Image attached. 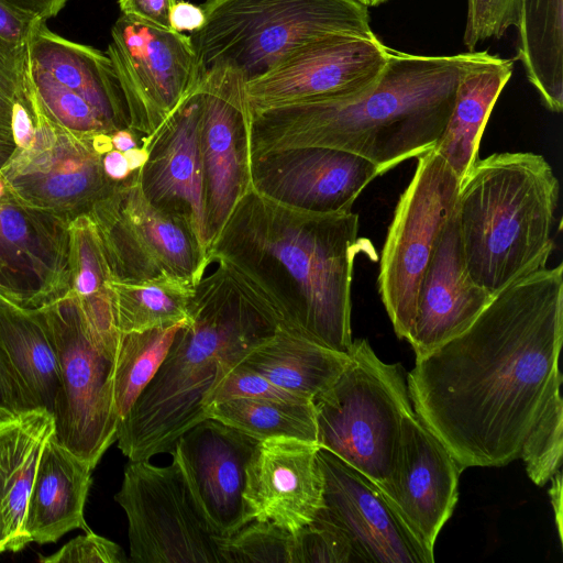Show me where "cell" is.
Listing matches in <instances>:
<instances>
[{"mask_svg":"<svg viewBox=\"0 0 563 563\" xmlns=\"http://www.w3.org/2000/svg\"><path fill=\"white\" fill-rule=\"evenodd\" d=\"M380 169L371 161L329 147L307 146L252 158V188L291 208L320 212L352 210Z\"/></svg>","mask_w":563,"mask_h":563,"instance_id":"obj_16","label":"cell"},{"mask_svg":"<svg viewBox=\"0 0 563 563\" xmlns=\"http://www.w3.org/2000/svg\"><path fill=\"white\" fill-rule=\"evenodd\" d=\"M460 178L434 150L418 157L382 250L378 290L395 333L406 339L424 271L457 203Z\"/></svg>","mask_w":563,"mask_h":563,"instance_id":"obj_8","label":"cell"},{"mask_svg":"<svg viewBox=\"0 0 563 563\" xmlns=\"http://www.w3.org/2000/svg\"><path fill=\"white\" fill-rule=\"evenodd\" d=\"M358 227L352 210H300L252 188L210 243L207 258L225 264L261 294L279 325L347 354Z\"/></svg>","mask_w":563,"mask_h":563,"instance_id":"obj_2","label":"cell"},{"mask_svg":"<svg viewBox=\"0 0 563 563\" xmlns=\"http://www.w3.org/2000/svg\"><path fill=\"white\" fill-rule=\"evenodd\" d=\"M294 533L271 521L252 520L221 538L223 563H292Z\"/></svg>","mask_w":563,"mask_h":563,"instance_id":"obj_34","label":"cell"},{"mask_svg":"<svg viewBox=\"0 0 563 563\" xmlns=\"http://www.w3.org/2000/svg\"><path fill=\"white\" fill-rule=\"evenodd\" d=\"M205 23L203 10L190 2L179 0L173 8L170 14L172 29L177 32H196Z\"/></svg>","mask_w":563,"mask_h":563,"instance_id":"obj_43","label":"cell"},{"mask_svg":"<svg viewBox=\"0 0 563 563\" xmlns=\"http://www.w3.org/2000/svg\"><path fill=\"white\" fill-rule=\"evenodd\" d=\"M139 170L96 202L95 216L113 280L140 283L173 275L195 287L210 264L191 228L153 206Z\"/></svg>","mask_w":563,"mask_h":563,"instance_id":"obj_10","label":"cell"},{"mask_svg":"<svg viewBox=\"0 0 563 563\" xmlns=\"http://www.w3.org/2000/svg\"><path fill=\"white\" fill-rule=\"evenodd\" d=\"M484 54L428 56L389 48L376 82L357 96L251 109V156L329 147L362 156L384 174L434 147L461 77Z\"/></svg>","mask_w":563,"mask_h":563,"instance_id":"obj_3","label":"cell"},{"mask_svg":"<svg viewBox=\"0 0 563 563\" xmlns=\"http://www.w3.org/2000/svg\"><path fill=\"white\" fill-rule=\"evenodd\" d=\"M201 8L205 23L190 36L203 70L225 64L246 80L327 36H376L356 0H207Z\"/></svg>","mask_w":563,"mask_h":563,"instance_id":"obj_6","label":"cell"},{"mask_svg":"<svg viewBox=\"0 0 563 563\" xmlns=\"http://www.w3.org/2000/svg\"><path fill=\"white\" fill-rule=\"evenodd\" d=\"M11 132L20 147L29 148L35 141V131L26 103L16 101L12 107Z\"/></svg>","mask_w":563,"mask_h":563,"instance_id":"obj_45","label":"cell"},{"mask_svg":"<svg viewBox=\"0 0 563 563\" xmlns=\"http://www.w3.org/2000/svg\"><path fill=\"white\" fill-rule=\"evenodd\" d=\"M549 495L554 512L559 538L562 540V471L559 468L549 481Z\"/></svg>","mask_w":563,"mask_h":563,"instance_id":"obj_48","label":"cell"},{"mask_svg":"<svg viewBox=\"0 0 563 563\" xmlns=\"http://www.w3.org/2000/svg\"><path fill=\"white\" fill-rule=\"evenodd\" d=\"M292 563H354V558L345 536L316 517L294 533Z\"/></svg>","mask_w":563,"mask_h":563,"instance_id":"obj_35","label":"cell"},{"mask_svg":"<svg viewBox=\"0 0 563 563\" xmlns=\"http://www.w3.org/2000/svg\"><path fill=\"white\" fill-rule=\"evenodd\" d=\"M110 137L112 146L122 153L139 146L136 132L130 128L118 129Z\"/></svg>","mask_w":563,"mask_h":563,"instance_id":"obj_49","label":"cell"},{"mask_svg":"<svg viewBox=\"0 0 563 563\" xmlns=\"http://www.w3.org/2000/svg\"><path fill=\"white\" fill-rule=\"evenodd\" d=\"M493 297L468 275L455 208L419 286L415 317L406 338L416 358L465 331Z\"/></svg>","mask_w":563,"mask_h":563,"instance_id":"obj_21","label":"cell"},{"mask_svg":"<svg viewBox=\"0 0 563 563\" xmlns=\"http://www.w3.org/2000/svg\"><path fill=\"white\" fill-rule=\"evenodd\" d=\"M563 405L560 388L547 401L526 437L519 456L528 476L538 486L547 484L561 468L563 450Z\"/></svg>","mask_w":563,"mask_h":563,"instance_id":"obj_32","label":"cell"},{"mask_svg":"<svg viewBox=\"0 0 563 563\" xmlns=\"http://www.w3.org/2000/svg\"><path fill=\"white\" fill-rule=\"evenodd\" d=\"M68 0H0L8 7L26 15L46 21L56 16Z\"/></svg>","mask_w":563,"mask_h":563,"instance_id":"obj_44","label":"cell"},{"mask_svg":"<svg viewBox=\"0 0 563 563\" xmlns=\"http://www.w3.org/2000/svg\"><path fill=\"white\" fill-rule=\"evenodd\" d=\"M358 3H361L362 5L368 8V7H375V5H378V4H382L384 2H387L389 0H356Z\"/></svg>","mask_w":563,"mask_h":563,"instance_id":"obj_52","label":"cell"},{"mask_svg":"<svg viewBox=\"0 0 563 563\" xmlns=\"http://www.w3.org/2000/svg\"><path fill=\"white\" fill-rule=\"evenodd\" d=\"M13 103L0 95V133L11 132V115Z\"/></svg>","mask_w":563,"mask_h":563,"instance_id":"obj_51","label":"cell"},{"mask_svg":"<svg viewBox=\"0 0 563 563\" xmlns=\"http://www.w3.org/2000/svg\"><path fill=\"white\" fill-rule=\"evenodd\" d=\"M5 551V542L2 534L1 526H0V554Z\"/></svg>","mask_w":563,"mask_h":563,"instance_id":"obj_53","label":"cell"},{"mask_svg":"<svg viewBox=\"0 0 563 563\" xmlns=\"http://www.w3.org/2000/svg\"><path fill=\"white\" fill-rule=\"evenodd\" d=\"M462 470L413 412L401 423L389 476L379 488L412 532L431 550L457 501Z\"/></svg>","mask_w":563,"mask_h":563,"instance_id":"obj_18","label":"cell"},{"mask_svg":"<svg viewBox=\"0 0 563 563\" xmlns=\"http://www.w3.org/2000/svg\"><path fill=\"white\" fill-rule=\"evenodd\" d=\"M563 264L496 294L462 333L416 358L412 408L459 467L503 466L561 387Z\"/></svg>","mask_w":563,"mask_h":563,"instance_id":"obj_1","label":"cell"},{"mask_svg":"<svg viewBox=\"0 0 563 563\" xmlns=\"http://www.w3.org/2000/svg\"><path fill=\"white\" fill-rule=\"evenodd\" d=\"M92 468L53 434L45 442L27 500L24 529L30 542H56L75 529L90 528L84 509Z\"/></svg>","mask_w":563,"mask_h":563,"instance_id":"obj_22","label":"cell"},{"mask_svg":"<svg viewBox=\"0 0 563 563\" xmlns=\"http://www.w3.org/2000/svg\"><path fill=\"white\" fill-rule=\"evenodd\" d=\"M0 230L5 240L11 243L23 241L27 234V225L23 216L10 207L0 211Z\"/></svg>","mask_w":563,"mask_h":563,"instance_id":"obj_46","label":"cell"},{"mask_svg":"<svg viewBox=\"0 0 563 563\" xmlns=\"http://www.w3.org/2000/svg\"><path fill=\"white\" fill-rule=\"evenodd\" d=\"M43 313L56 347L62 383L54 435L93 470L117 438L114 361L91 341L77 302Z\"/></svg>","mask_w":563,"mask_h":563,"instance_id":"obj_12","label":"cell"},{"mask_svg":"<svg viewBox=\"0 0 563 563\" xmlns=\"http://www.w3.org/2000/svg\"><path fill=\"white\" fill-rule=\"evenodd\" d=\"M196 285L188 320L125 417L117 442L131 461L170 453L176 440L207 419V399L222 376L269 339L279 319L267 300L229 266Z\"/></svg>","mask_w":563,"mask_h":563,"instance_id":"obj_4","label":"cell"},{"mask_svg":"<svg viewBox=\"0 0 563 563\" xmlns=\"http://www.w3.org/2000/svg\"><path fill=\"white\" fill-rule=\"evenodd\" d=\"M234 398H265L285 401H310L275 386L258 373L240 364L232 366L211 389L209 405Z\"/></svg>","mask_w":563,"mask_h":563,"instance_id":"obj_36","label":"cell"},{"mask_svg":"<svg viewBox=\"0 0 563 563\" xmlns=\"http://www.w3.org/2000/svg\"><path fill=\"white\" fill-rule=\"evenodd\" d=\"M514 21L515 0H467L464 44L472 52L482 41L501 37Z\"/></svg>","mask_w":563,"mask_h":563,"instance_id":"obj_37","label":"cell"},{"mask_svg":"<svg viewBox=\"0 0 563 563\" xmlns=\"http://www.w3.org/2000/svg\"><path fill=\"white\" fill-rule=\"evenodd\" d=\"M201 114L202 95L198 84L153 135L141 139V145L148 150V158L139 175L146 199L186 222L207 253Z\"/></svg>","mask_w":563,"mask_h":563,"instance_id":"obj_19","label":"cell"},{"mask_svg":"<svg viewBox=\"0 0 563 563\" xmlns=\"http://www.w3.org/2000/svg\"><path fill=\"white\" fill-rule=\"evenodd\" d=\"M41 563H124L129 560L121 547L113 541L86 530L58 551L47 556H40Z\"/></svg>","mask_w":563,"mask_h":563,"instance_id":"obj_38","label":"cell"},{"mask_svg":"<svg viewBox=\"0 0 563 563\" xmlns=\"http://www.w3.org/2000/svg\"><path fill=\"white\" fill-rule=\"evenodd\" d=\"M26 47L16 48L0 41V95L12 103H26Z\"/></svg>","mask_w":563,"mask_h":563,"instance_id":"obj_39","label":"cell"},{"mask_svg":"<svg viewBox=\"0 0 563 563\" xmlns=\"http://www.w3.org/2000/svg\"><path fill=\"white\" fill-rule=\"evenodd\" d=\"M123 154L132 173L141 169L148 158V150L142 145L131 148Z\"/></svg>","mask_w":563,"mask_h":563,"instance_id":"obj_50","label":"cell"},{"mask_svg":"<svg viewBox=\"0 0 563 563\" xmlns=\"http://www.w3.org/2000/svg\"><path fill=\"white\" fill-rule=\"evenodd\" d=\"M246 81L238 69L225 64L205 69L199 81L203 207L209 245L236 203L252 189Z\"/></svg>","mask_w":563,"mask_h":563,"instance_id":"obj_13","label":"cell"},{"mask_svg":"<svg viewBox=\"0 0 563 563\" xmlns=\"http://www.w3.org/2000/svg\"><path fill=\"white\" fill-rule=\"evenodd\" d=\"M55 433V420L35 408L0 417V526L5 551L30 544L24 529L29 496L43 446Z\"/></svg>","mask_w":563,"mask_h":563,"instance_id":"obj_24","label":"cell"},{"mask_svg":"<svg viewBox=\"0 0 563 563\" xmlns=\"http://www.w3.org/2000/svg\"><path fill=\"white\" fill-rule=\"evenodd\" d=\"M318 443L297 439L260 441L247 466L243 493L254 520L291 533L313 521L323 506Z\"/></svg>","mask_w":563,"mask_h":563,"instance_id":"obj_20","label":"cell"},{"mask_svg":"<svg viewBox=\"0 0 563 563\" xmlns=\"http://www.w3.org/2000/svg\"><path fill=\"white\" fill-rule=\"evenodd\" d=\"M207 417L258 441L286 438L318 443L313 401L234 398L209 405Z\"/></svg>","mask_w":563,"mask_h":563,"instance_id":"obj_30","label":"cell"},{"mask_svg":"<svg viewBox=\"0 0 563 563\" xmlns=\"http://www.w3.org/2000/svg\"><path fill=\"white\" fill-rule=\"evenodd\" d=\"M26 75L46 114L58 124L85 135L115 131L82 97L58 84L27 59Z\"/></svg>","mask_w":563,"mask_h":563,"instance_id":"obj_33","label":"cell"},{"mask_svg":"<svg viewBox=\"0 0 563 563\" xmlns=\"http://www.w3.org/2000/svg\"><path fill=\"white\" fill-rule=\"evenodd\" d=\"M0 346L8 356L30 409L55 417L62 393L56 347L43 312L0 305Z\"/></svg>","mask_w":563,"mask_h":563,"instance_id":"obj_27","label":"cell"},{"mask_svg":"<svg viewBox=\"0 0 563 563\" xmlns=\"http://www.w3.org/2000/svg\"><path fill=\"white\" fill-rule=\"evenodd\" d=\"M110 57L129 128L153 135L197 88L203 74L191 36L121 14L111 29Z\"/></svg>","mask_w":563,"mask_h":563,"instance_id":"obj_11","label":"cell"},{"mask_svg":"<svg viewBox=\"0 0 563 563\" xmlns=\"http://www.w3.org/2000/svg\"><path fill=\"white\" fill-rule=\"evenodd\" d=\"M31 65L82 97L114 130L129 128L123 95L107 53L68 41L41 23L26 46Z\"/></svg>","mask_w":563,"mask_h":563,"instance_id":"obj_23","label":"cell"},{"mask_svg":"<svg viewBox=\"0 0 563 563\" xmlns=\"http://www.w3.org/2000/svg\"><path fill=\"white\" fill-rule=\"evenodd\" d=\"M350 361L313 400L318 445L378 487L387 481L404 418L413 412L400 364L383 362L364 339L353 340Z\"/></svg>","mask_w":563,"mask_h":563,"instance_id":"obj_7","label":"cell"},{"mask_svg":"<svg viewBox=\"0 0 563 563\" xmlns=\"http://www.w3.org/2000/svg\"><path fill=\"white\" fill-rule=\"evenodd\" d=\"M110 287L120 333L167 328L186 321L195 291L192 284L168 274L140 283L112 279Z\"/></svg>","mask_w":563,"mask_h":563,"instance_id":"obj_29","label":"cell"},{"mask_svg":"<svg viewBox=\"0 0 563 563\" xmlns=\"http://www.w3.org/2000/svg\"><path fill=\"white\" fill-rule=\"evenodd\" d=\"M43 22L0 2V41L13 47L25 48Z\"/></svg>","mask_w":563,"mask_h":563,"instance_id":"obj_41","label":"cell"},{"mask_svg":"<svg viewBox=\"0 0 563 563\" xmlns=\"http://www.w3.org/2000/svg\"><path fill=\"white\" fill-rule=\"evenodd\" d=\"M114 499L128 520L129 561L223 563L221 537L198 507L176 459L166 466L129 460Z\"/></svg>","mask_w":563,"mask_h":563,"instance_id":"obj_9","label":"cell"},{"mask_svg":"<svg viewBox=\"0 0 563 563\" xmlns=\"http://www.w3.org/2000/svg\"><path fill=\"white\" fill-rule=\"evenodd\" d=\"M559 180L531 152L494 153L477 158L460 181L456 213L470 277L495 296L545 267L554 247L552 231Z\"/></svg>","mask_w":563,"mask_h":563,"instance_id":"obj_5","label":"cell"},{"mask_svg":"<svg viewBox=\"0 0 563 563\" xmlns=\"http://www.w3.org/2000/svg\"><path fill=\"white\" fill-rule=\"evenodd\" d=\"M258 443L231 426L207 418L185 431L170 452L209 526L221 538L253 520L243 493L246 466Z\"/></svg>","mask_w":563,"mask_h":563,"instance_id":"obj_17","label":"cell"},{"mask_svg":"<svg viewBox=\"0 0 563 563\" xmlns=\"http://www.w3.org/2000/svg\"><path fill=\"white\" fill-rule=\"evenodd\" d=\"M388 49L377 36L335 34L310 43L246 81L251 109L357 96L376 82Z\"/></svg>","mask_w":563,"mask_h":563,"instance_id":"obj_14","label":"cell"},{"mask_svg":"<svg viewBox=\"0 0 563 563\" xmlns=\"http://www.w3.org/2000/svg\"><path fill=\"white\" fill-rule=\"evenodd\" d=\"M323 506L317 517L347 539L354 562L432 563L429 549L407 526L382 489L330 451L319 448Z\"/></svg>","mask_w":563,"mask_h":563,"instance_id":"obj_15","label":"cell"},{"mask_svg":"<svg viewBox=\"0 0 563 563\" xmlns=\"http://www.w3.org/2000/svg\"><path fill=\"white\" fill-rule=\"evenodd\" d=\"M29 409L10 361L0 346V411L7 415H15Z\"/></svg>","mask_w":563,"mask_h":563,"instance_id":"obj_42","label":"cell"},{"mask_svg":"<svg viewBox=\"0 0 563 563\" xmlns=\"http://www.w3.org/2000/svg\"><path fill=\"white\" fill-rule=\"evenodd\" d=\"M517 58L552 112L563 109V0H515Z\"/></svg>","mask_w":563,"mask_h":563,"instance_id":"obj_28","label":"cell"},{"mask_svg":"<svg viewBox=\"0 0 563 563\" xmlns=\"http://www.w3.org/2000/svg\"><path fill=\"white\" fill-rule=\"evenodd\" d=\"M179 0H119L121 14L135 21L159 27L173 30L170 14Z\"/></svg>","mask_w":563,"mask_h":563,"instance_id":"obj_40","label":"cell"},{"mask_svg":"<svg viewBox=\"0 0 563 563\" xmlns=\"http://www.w3.org/2000/svg\"><path fill=\"white\" fill-rule=\"evenodd\" d=\"M349 361V354L278 325L269 339L251 350L239 364L280 389L313 401L335 382Z\"/></svg>","mask_w":563,"mask_h":563,"instance_id":"obj_26","label":"cell"},{"mask_svg":"<svg viewBox=\"0 0 563 563\" xmlns=\"http://www.w3.org/2000/svg\"><path fill=\"white\" fill-rule=\"evenodd\" d=\"M187 320L167 328L121 333L112 373L113 404L119 421L148 385Z\"/></svg>","mask_w":563,"mask_h":563,"instance_id":"obj_31","label":"cell"},{"mask_svg":"<svg viewBox=\"0 0 563 563\" xmlns=\"http://www.w3.org/2000/svg\"><path fill=\"white\" fill-rule=\"evenodd\" d=\"M514 62L487 52L461 77L452 112L434 147L460 180L476 162L490 112L512 75Z\"/></svg>","mask_w":563,"mask_h":563,"instance_id":"obj_25","label":"cell"},{"mask_svg":"<svg viewBox=\"0 0 563 563\" xmlns=\"http://www.w3.org/2000/svg\"><path fill=\"white\" fill-rule=\"evenodd\" d=\"M102 168L107 178L117 184L124 181L132 175L124 154L118 150L106 153L102 158Z\"/></svg>","mask_w":563,"mask_h":563,"instance_id":"obj_47","label":"cell"},{"mask_svg":"<svg viewBox=\"0 0 563 563\" xmlns=\"http://www.w3.org/2000/svg\"><path fill=\"white\" fill-rule=\"evenodd\" d=\"M4 416H9V415L0 411V417H4Z\"/></svg>","mask_w":563,"mask_h":563,"instance_id":"obj_54","label":"cell"}]
</instances>
